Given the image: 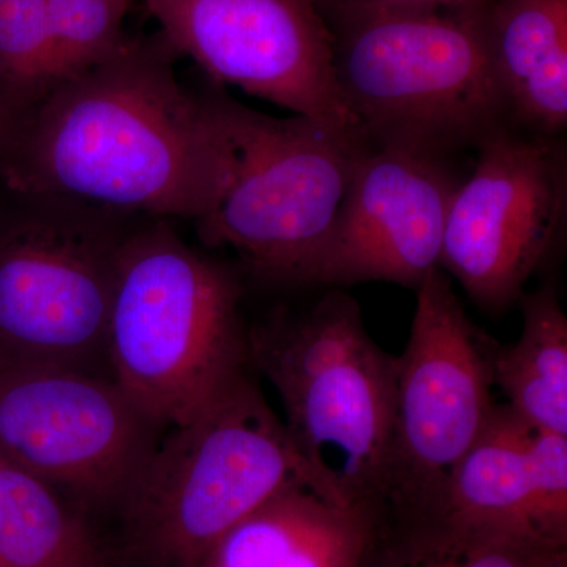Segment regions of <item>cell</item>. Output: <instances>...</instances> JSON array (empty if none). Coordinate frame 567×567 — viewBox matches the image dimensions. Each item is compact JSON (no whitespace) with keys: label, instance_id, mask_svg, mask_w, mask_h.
<instances>
[{"label":"cell","instance_id":"13","mask_svg":"<svg viewBox=\"0 0 567 567\" xmlns=\"http://www.w3.org/2000/svg\"><path fill=\"white\" fill-rule=\"evenodd\" d=\"M434 516L563 546L567 435L539 431L509 406H496L451 473Z\"/></svg>","mask_w":567,"mask_h":567},{"label":"cell","instance_id":"17","mask_svg":"<svg viewBox=\"0 0 567 567\" xmlns=\"http://www.w3.org/2000/svg\"><path fill=\"white\" fill-rule=\"evenodd\" d=\"M87 533L51 484L0 457V567H95Z\"/></svg>","mask_w":567,"mask_h":567},{"label":"cell","instance_id":"3","mask_svg":"<svg viewBox=\"0 0 567 567\" xmlns=\"http://www.w3.org/2000/svg\"><path fill=\"white\" fill-rule=\"evenodd\" d=\"M248 357L286 410L298 456L347 505L385 499L394 432L395 357L365 330L360 305L328 292L248 336Z\"/></svg>","mask_w":567,"mask_h":567},{"label":"cell","instance_id":"16","mask_svg":"<svg viewBox=\"0 0 567 567\" xmlns=\"http://www.w3.org/2000/svg\"><path fill=\"white\" fill-rule=\"evenodd\" d=\"M524 330L516 344L496 349L495 385L525 423L567 435V317L554 287L522 295Z\"/></svg>","mask_w":567,"mask_h":567},{"label":"cell","instance_id":"2","mask_svg":"<svg viewBox=\"0 0 567 567\" xmlns=\"http://www.w3.org/2000/svg\"><path fill=\"white\" fill-rule=\"evenodd\" d=\"M238 297L233 276L164 224L123 238L106 352L148 423H186L244 369Z\"/></svg>","mask_w":567,"mask_h":567},{"label":"cell","instance_id":"5","mask_svg":"<svg viewBox=\"0 0 567 567\" xmlns=\"http://www.w3.org/2000/svg\"><path fill=\"white\" fill-rule=\"evenodd\" d=\"M215 100L233 167L197 233L205 245L233 248L265 279L316 282L368 137L301 115L270 117L226 93Z\"/></svg>","mask_w":567,"mask_h":567},{"label":"cell","instance_id":"19","mask_svg":"<svg viewBox=\"0 0 567 567\" xmlns=\"http://www.w3.org/2000/svg\"><path fill=\"white\" fill-rule=\"evenodd\" d=\"M133 0H47L52 85L115 54ZM51 85V87H52Z\"/></svg>","mask_w":567,"mask_h":567},{"label":"cell","instance_id":"10","mask_svg":"<svg viewBox=\"0 0 567 567\" xmlns=\"http://www.w3.org/2000/svg\"><path fill=\"white\" fill-rule=\"evenodd\" d=\"M144 2L164 43L216 82L295 115L363 133L336 81L333 32L312 0Z\"/></svg>","mask_w":567,"mask_h":567},{"label":"cell","instance_id":"6","mask_svg":"<svg viewBox=\"0 0 567 567\" xmlns=\"http://www.w3.org/2000/svg\"><path fill=\"white\" fill-rule=\"evenodd\" d=\"M171 429L128 494L152 550L171 565L196 567L230 528L287 488L328 491L244 369Z\"/></svg>","mask_w":567,"mask_h":567},{"label":"cell","instance_id":"20","mask_svg":"<svg viewBox=\"0 0 567 567\" xmlns=\"http://www.w3.org/2000/svg\"><path fill=\"white\" fill-rule=\"evenodd\" d=\"M51 85L47 0H0V99L28 110Z\"/></svg>","mask_w":567,"mask_h":567},{"label":"cell","instance_id":"11","mask_svg":"<svg viewBox=\"0 0 567 567\" xmlns=\"http://www.w3.org/2000/svg\"><path fill=\"white\" fill-rule=\"evenodd\" d=\"M152 429L114 382L0 363V457L51 486L128 496L155 451Z\"/></svg>","mask_w":567,"mask_h":567},{"label":"cell","instance_id":"4","mask_svg":"<svg viewBox=\"0 0 567 567\" xmlns=\"http://www.w3.org/2000/svg\"><path fill=\"white\" fill-rule=\"evenodd\" d=\"M475 7L331 29L336 81L369 144L450 158L506 125Z\"/></svg>","mask_w":567,"mask_h":567},{"label":"cell","instance_id":"1","mask_svg":"<svg viewBox=\"0 0 567 567\" xmlns=\"http://www.w3.org/2000/svg\"><path fill=\"white\" fill-rule=\"evenodd\" d=\"M171 50L130 41L14 122L6 174L17 192L99 210L197 219L218 203L233 145L215 93L196 96Z\"/></svg>","mask_w":567,"mask_h":567},{"label":"cell","instance_id":"8","mask_svg":"<svg viewBox=\"0 0 567 567\" xmlns=\"http://www.w3.org/2000/svg\"><path fill=\"white\" fill-rule=\"evenodd\" d=\"M476 148L451 199L440 268L477 308L499 315L520 301L565 233L567 153L558 136L509 123Z\"/></svg>","mask_w":567,"mask_h":567},{"label":"cell","instance_id":"7","mask_svg":"<svg viewBox=\"0 0 567 567\" xmlns=\"http://www.w3.org/2000/svg\"><path fill=\"white\" fill-rule=\"evenodd\" d=\"M492 346L466 315L453 279L442 268L425 276L409 342L395 358L385 499L427 516L439 511L451 473L496 410Z\"/></svg>","mask_w":567,"mask_h":567},{"label":"cell","instance_id":"21","mask_svg":"<svg viewBox=\"0 0 567 567\" xmlns=\"http://www.w3.org/2000/svg\"><path fill=\"white\" fill-rule=\"evenodd\" d=\"M330 29L339 25L420 11L456 10L475 6L481 0H312Z\"/></svg>","mask_w":567,"mask_h":567},{"label":"cell","instance_id":"22","mask_svg":"<svg viewBox=\"0 0 567 567\" xmlns=\"http://www.w3.org/2000/svg\"><path fill=\"white\" fill-rule=\"evenodd\" d=\"M14 122H17V118H14L13 111H11L9 104L0 99V156L9 144Z\"/></svg>","mask_w":567,"mask_h":567},{"label":"cell","instance_id":"9","mask_svg":"<svg viewBox=\"0 0 567 567\" xmlns=\"http://www.w3.org/2000/svg\"><path fill=\"white\" fill-rule=\"evenodd\" d=\"M40 199L0 238V363L80 369L106 349L123 238L99 208Z\"/></svg>","mask_w":567,"mask_h":567},{"label":"cell","instance_id":"15","mask_svg":"<svg viewBox=\"0 0 567 567\" xmlns=\"http://www.w3.org/2000/svg\"><path fill=\"white\" fill-rule=\"evenodd\" d=\"M369 540V513L305 484L230 528L196 567H361Z\"/></svg>","mask_w":567,"mask_h":567},{"label":"cell","instance_id":"14","mask_svg":"<svg viewBox=\"0 0 567 567\" xmlns=\"http://www.w3.org/2000/svg\"><path fill=\"white\" fill-rule=\"evenodd\" d=\"M475 10L507 123L559 136L567 126V0H481Z\"/></svg>","mask_w":567,"mask_h":567},{"label":"cell","instance_id":"12","mask_svg":"<svg viewBox=\"0 0 567 567\" xmlns=\"http://www.w3.org/2000/svg\"><path fill=\"white\" fill-rule=\"evenodd\" d=\"M450 158L369 145L358 159L316 282L385 281L417 289L440 268L458 178Z\"/></svg>","mask_w":567,"mask_h":567},{"label":"cell","instance_id":"18","mask_svg":"<svg viewBox=\"0 0 567 567\" xmlns=\"http://www.w3.org/2000/svg\"><path fill=\"white\" fill-rule=\"evenodd\" d=\"M435 518L388 567H563L561 546Z\"/></svg>","mask_w":567,"mask_h":567},{"label":"cell","instance_id":"23","mask_svg":"<svg viewBox=\"0 0 567 567\" xmlns=\"http://www.w3.org/2000/svg\"><path fill=\"white\" fill-rule=\"evenodd\" d=\"M563 567H565V566H563Z\"/></svg>","mask_w":567,"mask_h":567}]
</instances>
